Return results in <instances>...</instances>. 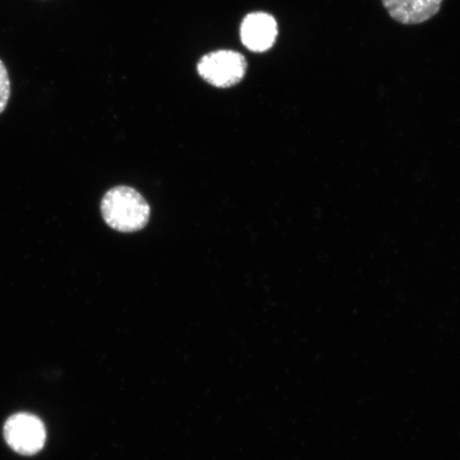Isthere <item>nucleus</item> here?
Segmentation results:
<instances>
[{
  "mask_svg": "<svg viewBox=\"0 0 460 460\" xmlns=\"http://www.w3.org/2000/svg\"><path fill=\"white\" fill-rule=\"evenodd\" d=\"M103 220L120 233H134L147 226L151 208L146 199L130 187H115L102 201Z\"/></svg>",
  "mask_w": 460,
  "mask_h": 460,
  "instance_id": "1",
  "label": "nucleus"
},
{
  "mask_svg": "<svg viewBox=\"0 0 460 460\" xmlns=\"http://www.w3.org/2000/svg\"><path fill=\"white\" fill-rule=\"evenodd\" d=\"M247 61L238 51L221 49L211 51L198 63L199 76L218 89L237 85L245 77Z\"/></svg>",
  "mask_w": 460,
  "mask_h": 460,
  "instance_id": "2",
  "label": "nucleus"
},
{
  "mask_svg": "<svg viewBox=\"0 0 460 460\" xmlns=\"http://www.w3.org/2000/svg\"><path fill=\"white\" fill-rule=\"evenodd\" d=\"M4 437L14 452L31 456L42 450L46 429L41 419L31 413L19 412L5 421Z\"/></svg>",
  "mask_w": 460,
  "mask_h": 460,
  "instance_id": "3",
  "label": "nucleus"
},
{
  "mask_svg": "<svg viewBox=\"0 0 460 460\" xmlns=\"http://www.w3.org/2000/svg\"><path fill=\"white\" fill-rule=\"evenodd\" d=\"M278 34L279 27L274 16L261 11L247 14L241 22V42L252 53H264L272 49Z\"/></svg>",
  "mask_w": 460,
  "mask_h": 460,
  "instance_id": "4",
  "label": "nucleus"
},
{
  "mask_svg": "<svg viewBox=\"0 0 460 460\" xmlns=\"http://www.w3.org/2000/svg\"><path fill=\"white\" fill-rule=\"evenodd\" d=\"M393 19L402 25L422 24L439 13L444 0H382Z\"/></svg>",
  "mask_w": 460,
  "mask_h": 460,
  "instance_id": "5",
  "label": "nucleus"
},
{
  "mask_svg": "<svg viewBox=\"0 0 460 460\" xmlns=\"http://www.w3.org/2000/svg\"><path fill=\"white\" fill-rule=\"evenodd\" d=\"M11 97V82L7 66L0 59V114L8 107Z\"/></svg>",
  "mask_w": 460,
  "mask_h": 460,
  "instance_id": "6",
  "label": "nucleus"
}]
</instances>
